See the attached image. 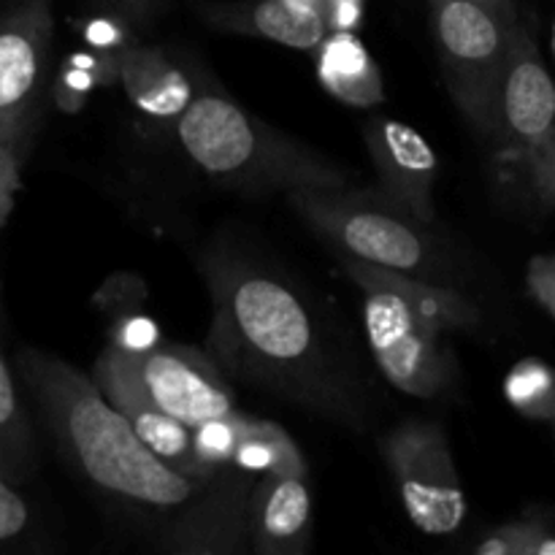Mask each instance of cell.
<instances>
[{
	"label": "cell",
	"instance_id": "6da1fadb",
	"mask_svg": "<svg viewBox=\"0 0 555 555\" xmlns=\"http://www.w3.org/2000/svg\"><path fill=\"white\" fill-rule=\"evenodd\" d=\"M20 372L60 450L101 491L157 509L188 504L204 491V482L173 472L135 437L95 379L38 350L22 352Z\"/></svg>",
	"mask_w": 555,
	"mask_h": 555
},
{
	"label": "cell",
	"instance_id": "7a4b0ae2",
	"mask_svg": "<svg viewBox=\"0 0 555 555\" xmlns=\"http://www.w3.org/2000/svg\"><path fill=\"white\" fill-rule=\"evenodd\" d=\"M217 356L238 374L309 393L320 385V341L304 304L280 280L236 260L209 271Z\"/></svg>",
	"mask_w": 555,
	"mask_h": 555
},
{
	"label": "cell",
	"instance_id": "3957f363",
	"mask_svg": "<svg viewBox=\"0 0 555 555\" xmlns=\"http://www.w3.org/2000/svg\"><path fill=\"white\" fill-rule=\"evenodd\" d=\"M190 160L222 184L244 190H345L347 173L285 139L222 95H195L177 119Z\"/></svg>",
	"mask_w": 555,
	"mask_h": 555
},
{
	"label": "cell",
	"instance_id": "277c9868",
	"mask_svg": "<svg viewBox=\"0 0 555 555\" xmlns=\"http://www.w3.org/2000/svg\"><path fill=\"white\" fill-rule=\"evenodd\" d=\"M293 209L336 249L361 263L421 276L431 269V242L423 222L385 198L358 190H291Z\"/></svg>",
	"mask_w": 555,
	"mask_h": 555
},
{
	"label": "cell",
	"instance_id": "5b68a950",
	"mask_svg": "<svg viewBox=\"0 0 555 555\" xmlns=\"http://www.w3.org/2000/svg\"><path fill=\"white\" fill-rule=\"evenodd\" d=\"M434 33L455 106L472 128L496 139L499 95L518 25L469 0H434Z\"/></svg>",
	"mask_w": 555,
	"mask_h": 555
},
{
	"label": "cell",
	"instance_id": "8992f818",
	"mask_svg": "<svg viewBox=\"0 0 555 555\" xmlns=\"http://www.w3.org/2000/svg\"><path fill=\"white\" fill-rule=\"evenodd\" d=\"M345 271L363 293V325L385 379L417 399H434L448 390L455 377V363L453 352L439 341L442 334L399 293L390 291L369 263L350 258Z\"/></svg>",
	"mask_w": 555,
	"mask_h": 555
},
{
	"label": "cell",
	"instance_id": "52a82bcc",
	"mask_svg": "<svg viewBox=\"0 0 555 555\" xmlns=\"http://www.w3.org/2000/svg\"><path fill=\"white\" fill-rule=\"evenodd\" d=\"M496 139L529 171L542 204H555V81L534 38L518 25L499 95Z\"/></svg>",
	"mask_w": 555,
	"mask_h": 555
},
{
	"label": "cell",
	"instance_id": "ba28073f",
	"mask_svg": "<svg viewBox=\"0 0 555 555\" xmlns=\"http://www.w3.org/2000/svg\"><path fill=\"white\" fill-rule=\"evenodd\" d=\"M383 453L412 524L434 537L459 531L466 518V496L442 428L428 421L401 423L385 439Z\"/></svg>",
	"mask_w": 555,
	"mask_h": 555
},
{
	"label": "cell",
	"instance_id": "9c48e42d",
	"mask_svg": "<svg viewBox=\"0 0 555 555\" xmlns=\"http://www.w3.org/2000/svg\"><path fill=\"white\" fill-rule=\"evenodd\" d=\"M52 43L47 0H25L0 22V144L20 152L36 119Z\"/></svg>",
	"mask_w": 555,
	"mask_h": 555
},
{
	"label": "cell",
	"instance_id": "30bf717a",
	"mask_svg": "<svg viewBox=\"0 0 555 555\" xmlns=\"http://www.w3.org/2000/svg\"><path fill=\"white\" fill-rule=\"evenodd\" d=\"M117 356L125 369L133 374L139 388L184 426L193 428L198 423L236 410L233 393L201 352L188 350V347L160 345L146 356L130 358L122 352Z\"/></svg>",
	"mask_w": 555,
	"mask_h": 555
},
{
	"label": "cell",
	"instance_id": "8fae6325",
	"mask_svg": "<svg viewBox=\"0 0 555 555\" xmlns=\"http://www.w3.org/2000/svg\"><path fill=\"white\" fill-rule=\"evenodd\" d=\"M92 379H95V385L101 388V393L122 412L125 421L133 426L135 437H139L163 464L171 466L179 475L190 477V480L204 482V486L215 477L198 464V459H195L193 428L184 426V423L177 421L173 415H168L166 410H160V406L139 388L133 374L125 369V363L119 361V356L112 347H106V350L101 352V358L95 361Z\"/></svg>",
	"mask_w": 555,
	"mask_h": 555
},
{
	"label": "cell",
	"instance_id": "7c38bea8",
	"mask_svg": "<svg viewBox=\"0 0 555 555\" xmlns=\"http://www.w3.org/2000/svg\"><path fill=\"white\" fill-rule=\"evenodd\" d=\"M249 486L231 466L215 472L190 509L168 529L166 547L177 555H231L249 540Z\"/></svg>",
	"mask_w": 555,
	"mask_h": 555
},
{
	"label": "cell",
	"instance_id": "4fadbf2b",
	"mask_svg": "<svg viewBox=\"0 0 555 555\" xmlns=\"http://www.w3.org/2000/svg\"><path fill=\"white\" fill-rule=\"evenodd\" d=\"M379 179V193L399 209L428 225L434 220V182L437 155L431 144L410 125L390 117H377L363 130Z\"/></svg>",
	"mask_w": 555,
	"mask_h": 555
},
{
	"label": "cell",
	"instance_id": "5bb4252c",
	"mask_svg": "<svg viewBox=\"0 0 555 555\" xmlns=\"http://www.w3.org/2000/svg\"><path fill=\"white\" fill-rule=\"evenodd\" d=\"M249 542L263 555H301L312 542V499L304 477L260 475L249 491Z\"/></svg>",
	"mask_w": 555,
	"mask_h": 555
},
{
	"label": "cell",
	"instance_id": "9a60e30c",
	"mask_svg": "<svg viewBox=\"0 0 555 555\" xmlns=\"http://www.w3.org/2000/svg\"><path fill=\"white\" fill-rule=\"evenodd\" d=\"M119 85L130 103L157 122H177L195 98L188 74L152 47H130L119 54Z\"/></svg>",
	"mask_w": 555,
	"mask_h": 555
},
{
	"label": "cell",
	"instance_id": "2e32d148",
	"mask_svg": "<svg viewBox=\"0 0 555 555\" xmlns=\"http://www.w3.org/2000/svg\"><path fill=\"white\" fill-rule=\"evenodd\" d=\"M318 79L336 101L347 106H377L385 101V85L377 63L356 33H325L314 47Z\"/></svg>",
	"mask_w": 555,
	"mask_h": 555
},
{
	"label": "cell",
	"instance_id": "e0dca14e",
	"mask_svg": "<svg viewBox=\"0 0 555 555\" xmlns=\"http://www.w3.org/2000/svg\"><path fill=\"white\" fill-rule=\"evenodd\" d=\"M217 22L228 30L269 38L291 49H314L328 33L323 16L304 14L282 0H260L247 9H231L225 14H217Z\"/></svg>",
	"mask_w": 555,
	"mask_h": 555
},
{
	"label": "cell",
	"instance_id": "ac0fdd59",
	"mask_svg": "<svg viewBox=\"0 0 555 555\" xmlns=\"http://www.w3.org/2000/svg\"><path fill=\"white\" fill-rule=\"evenodd\" d=\"M372 269L390 291L399 293V296L404 298L428 325H434L439 334H444V331H469L480 323L477 307L466 301L461 293L442 285H434V282L423 280V276L401 274V271L379 269V266H372Z\"/></svg>",
	"mask_w": 555,
	"mask_h": 555
},
{
	"label": "cell",
	"instance_id": "d6986e66",
	"mask_svg": "<svg viewBox=\"0 0 555 555\" xmlns=\"http://www.w3.org/2000/svg\"><path fill=\"white\" fill-rule=\"evenodd\" d=\"M231 466L242 469L244 475H307V461L298 444L276 423L255 421V417H247Z\"/></svg>",
	"mask_w": 555,
	"mask_h": 555
},
{
	"label": "cell",
	"instance_id": "ffe728a7",
	"mask_svg": "<svg viewBox=\"0 0 555 555\" xmlns=\"http://www.w3.org/2000/svg\"><path fill=\"white\" fill-rule=\"evenodd\" d=\"M504 396L520 415L555 423V369L540 358H524L509 369Z\"/></svg>",
	"mask_w": 555,
	"mask_h": 555
},
{
	"label": "cell",
	"instance_id": "44dd1931",
	"mask_svg": "<svg viewBox=\"0 0 555 555\" xmlns=\"http://www.w3.org/2000/svg\"><path fill=\"white\" fill-rule=\"evenodd\" d=\"M244 426H247V415L236 410L193 426V453L209 475L233 464Z\"/></svg>",
	"mask_w": 555,
	"mask_h": 555
},
{
	"label": "cell",
	"instance_id": "7402d4cb",
	"mask_svg": "<svg viewBox=\"0 0 555 555\" xmlns=\"http://www.w3.org/2000/svg\"><path fill=\"white\" fill-rule=\"evenodd\" d=\"M33 437L27 428V417L16 399L14 379L0 356V455L11 461H22L30 455Z\"/></svg>",
	"mask_w": 555,
	"mask_h": 555
},
{
	"label": "cell",
	"instance_id": "603a6c76",
	"mask_svg": "<svg viewBox=\"0 0 555 555\" xmlns=\"http://www.w3.org/2000/svg\"><path fill=\"white\" fill-rule=\"evenodd\" d=\"M551 526L542 515L515 520V524L493 529L480 545L475 547L477 555H537L542 540L551 534Z\"/></svg>",
	"mask_w": 555,
	"mask_h": 555
},
{
	"label": "cell",
	"instance_id": "cb8c5ba5",
	"mask_svg": "<svg viewBox=\"0 0 555 555\" xmlns=\"http://www.w3.org/2000/svg\"><path fill=\"white\" fill-rule=\"evenodd\" d=\"M122 356H146L155 347H160V328L150 314L139 312V309H128V312L117 314V325L112 331V345Z\"/></svg>",
	"mask_w": 555,
	"mask_h": 555
},
{
	"label": "cell",
	"instance_id": "d4e9b609",
	"mask_svg": "<svg viewBox=\"0 0 555 555\" xmlns=\"http://www.w3.org/2000/svg\"><path fill=\"white\" fill-rule=\"evenodd\" d=\"M95 87H101L98 76H92L90 70L76 68V65L63 63L60 65V74H57V79H54V87H52L54 103H57L60 112L79 114Z\"/></svg>",
	"mask_w": 555,
	"mask_h": 555
},
{
	"label": "cell",
	"instance_id": "484cf974",
	"mask_svg": "<svg viewBox=\"0 0 555 555\" xmlns=\"http://www.w3.org/2000/svg\"><path fill=\"white\" fill-rule=\"evenodd\" d=\"M85 41L90 43V49L95 52H112L122 54L125 49L133 47V36L128 33V27L117 20H108V16H95L85 25Z\"/></svg>",
	"mask_w": 555,
	"mask_h": 555
},
{
	"label": "cell",
	"instance_id": "4316f807",
	"mask_svg": "<svg viewBox=\"0 0 555 555\" xmlns=\"http://www.w3.org/2000/svg\"><path fill=\"white\" fill-rule=\"evenodd\" d=\"M144 293H146V287L139 276L117 274V276H112V280H108L101 291H98V304L106 309H112V312L122 314V312H128V309L139 307L141 298H144Z\"/></svg>",
	"mask_w": 555,
	"mask_h": 555
},
{
	"label": "cell",
	"instance_id": "83f0119b",
	"mask_svg": "<svg viewBox=\"0 0 555 555\" xmlns=\"http://www.w3.org/2000/svg\"><path fill=\"white\" fill-rule=\"evenodd\" d=\"M531 298L555 318V255H537L526 271Z\"/></svg>",
	"mask_w": 555,
	"mask_h": 555
},
{
	"label": "cell",
	"instance_id": "f1b7e54d",
	"mask_svg": "<svg viewBox=\"0 0 555 555\" xmlns=\"http://www.w3.org/2000/svg\"><path fill=\"white\" fill-rule=\"evenodd\" d=\"M27 526V504L0 475V542L14 540Z\"/></svg>",
	"mask_w": 555,
	"mask_h": 555
},
{
	"label": "cell",
	"instance_id": "f546056e",
	"mask_svg": "<svg viewBox=\"0 0 555 555\" xmlns=\"http://www.w3.org/2000/svg\"><path fill=\"white\" fill-rule=\"evenodd\" d=\"M20 152L0 144V228L14 209V195L20 190Z\"/></svg>",
	"mask_w": 555,
	"mask_h": 555
},
{
	"label": "cell",
	"instance_id": "4dcf8cb0",
	"mask_svg": "<svg viewBox=\"0 0 555 555\" xmlns=\"http://www.w3.org/2000/svg\"><path fill=\"white\" fill-rule=\"evenodd\" d=\"M323 22L328 33H356L363 22V0H323Z\"/></svg>",
	"mask_w": 555,
	"mask_h": 555
},
{
	"label": "cell",
	"instance_id": "1f68e13d",
	"mask_svg": "<svg viewBox=\"0 0 555 555\" xmlns=\"http://www.w3.org/2000/svg\"><path fill=\"white\" fill-rule=\"evenodd\" d=\"M63 63L76 65L81 70H90L92 76H98L101 85H112L119 79V54L112 52H70Z\"/></svg>",
	"mask_w": 555,
	"mask_h": 555
},
{
	"label": "cell",
	"instance_id": "d6a6232c",
	"mask_svg": "<svg viewBox=\"0 0 555 555\" xmlns=\"http://www.w3.org/2000/svg\"><path fill=\"white\" fill-rule=\"evenodd\" d=\"M469 3L482 5V9H486V11H491V14H496L499 20L509 22V25H518V20H515V5H513V0H469Z\"/></svg>",
	"mask_w": 555,
	"mask_h": 555
},
{
	"label": "cell",
	"instance_id": "836d02e7",
	"mask_svg": "<svg viewBox=\"0 0 555 555\" xmlns=\"http://www.w3.org/2000/svg\"><path fill=\"white\" fill-rule=\"evenodd\" d=\"M282 3H287L291 9H296V11H304V14L323 16V0H282Z\"/></svg>",
	"mask_w": 555,
	"mask_h": 555
},
{
	"label": "cell",
	"instance_id": "e575fe53",
	"mask_svg": "<svg viewBox=\"0 0 555 555\" xmlns=\"http://www.w3.org/2000/svg\"><path fill=\"white\" fill-rule=\"evenodd\" d=\"M551 47H553V57H555V22H553V41H551Z\"/></svg>",
	"mask_w": 555,
	"mask_h": 555
}]
</instances>
